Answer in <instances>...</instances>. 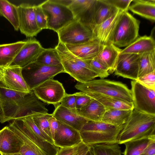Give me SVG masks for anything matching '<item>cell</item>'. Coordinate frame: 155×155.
I'll return each instance as SVG.
<instances>
[{
    "label": "cell",
    "instance_id": "27",
    "mask_svg": "<svg viewBox=\"0 0 155 155\" xmlns=\"http://www.w3.org/2000/svg\"><path fill=\"white\" fill-rule=\"evenodd\" d=\"M25 41L0 45V68L9 66Z\"/></svg>",
    "mask_w": 155,
    "mask_h": 155
},
{
    "label": "cell",
    "instance_id": "38",
    "mask_svg": "<svg viewBox=\"0 0 155 155\" xmlns=\"http://www.w3.org/2000/svg\"><path fill=\"white\" fill-rule=\"evenodd\" d=\"M90 148L82 142L71 147H59L56 155H84L87 153Z\"/></svg>",
    "mask_w": 155,
    "mask_h": 155
},
{
    "label": "cell",
    "instance_id": "23",
    "mask_svg": "<svg viewBox=\"0 0 155 155\" xmlns=\"http://www.w3.org/2000/svg\"><path fill=\"white\" fill-rule=\"evenodd\" d=\"M122 50L111 43L103 44L95 58L108 68L109 74H112Z\"/></svg>",
    "mask_w": 155,
    "mask_h": 155
},
{
    "label": "cell",
    "instance_id": "44",
    "mask_svg": "<svg viewBox=\"0 0 155 155\" xmlns=\"http://www.w3.org/2000/svg\"><path fill=\"white\" fill-rule=\"evenodd\" d=\"M93 99L85 93L80 91L76 93V109H80L89 103Z\"/></svg>",
    "mask_w": 155,
    "mask_h": 155
},
{
    "label": "cell",
    "instance_id": "25",
    "mask_svg": "<svg viewBox=\"0 0 155 155\" xmlns=\"http://www.w3.org/2000/svg\"><path fill=\"white\" fill-rule=\"evenodd\" d=\"M78 114L89 121H101L106 110L98 101L93 99L85 107L77 110Z\"/></svg>",
    "mask_w": 155,
    "mask_h": 155
},
{
    "label": "cell",
    "instance_id": "50",
    "mask_svg": "<svg viewBox=\"0 0 155 155\" xmlns=\"http://www.w3.org/2000/svg\"><path fill=\"white\" fill-rule=\"evenodd\" d=\"M0 106H1V104H0Z\"/></svg>",
    "mask_w": 155,
    "mask_h": 155
},
{
    "label": "cell",
    "instance_id": "42",
    "mask_svg": "<svg viewBox=\"0 0 155 155\" xmlns=\"http://www.w3.org/2000/svg\"><path fill=\"white\" fill-rule=\"evenodd\" d=\"M136 81L145 87L155 90V70L138 78Z\"/></svg>",
    "mask_w": 155,
    "mask_h": 155
},
{
    "label": "cell",
    "instance_id": "43",
    "mask_svg": "<svg viewBox=\"0 0 155 155\" xmlns=\"http://www.w3.org/2000/svg\"><path fill=\"white\" fill-rule=\"evenodd\" d=\"M76 97V93L71 94L66 93L61 101L60 104L66 108L75 109Z\"/></svg>",
    "mask_w": 155,
    "mask_h": 155
},
{
    "label": "cell",
    "instance_id": "19",
    "mask_svg": "<svg viewBox=\"0 0 155 155\" xmlns=\"http://www.w3.org/2000/svg\"><path fill=\"white\" fill-rule=\"evenodd\" d=\"M9 124L29 138L48 155H56L59 147L54 145L40 139L31 131L21 119L12 120Z\"/></svg>",
    "mask_w": 155,
    "mask_h": 155
},
{
    "label": "cell",
    "instance_id": "16",
    "mask_svg": "<svg viewBox=\"0 0 155 155\" xmlns=\"http://www.w3.org/2000/svg\"><path fill=\"white\" fill-rule=\"evenodd\" d=\"M44 49L36 39H28L25 41L9 66H16L22 68L34 62Z\"/></svg>",
    "mask_w": 155,
    "mask_h": 155
},
{
    "label": "cell",
    "instance_id": "26",
    "mask_svg": "<svg viewBox=\"0 0 155 155\" xmlns=\"http://www.w3.org/2000/svg\"><path fill=\"white\" fill-rule=\"evenodd\" d=\"M128 9L134 13L152 21L155 20V0H134Z\"/></svg>",
    "mask_w": 155,
    "mask_h": 155
},
{
    "label": "cell",
    "instance_id": "46",
    "mask_svg": "<svg viewBox=\"0 0 155 155\" xmlns=\"http://www.w3.org/2000/svg\"><path fill=\"white\" fill-rule=\"evenodd\" d=\"M141 155H155V135H153Z\"/></svg>",
    "mask_w": 155,
    "mask_h": 155
},
{
    "label": "cell",
    "instance_id": "30",
    "mask_svg": "<svg viewBox=\"0 0 155 155\" xmlns=\"http://www.w3.org/2000/svg\"><path fill=\"white\" fill-rule=\"evenodd\" d=\"M133 110L114 109L106 110L101 121L116 126H123Z\"/></svg>",
    "mask_w": 155,
    "mask_h": 155
},
{
    "label": "cell",
    "instance_id": "12",
    "mask_svg": "<svg viewBox=\"0 0 155 155\" xmlns=\"http://www.w3.org/2000/svg\"><path fill=\"white\" fill-rule=\"evenodd\" d=\"M22 68L9 66L0 68V87L10 90L29 93V89L22 74Z\"/></svg>",
    "mask_w": 155,
    "mask_h": 155
},
{
    "label": "cell",
    "instance_id": "2",
    "mask_svg": "<svg viewBox=\"0 0 155 155\" xmlns=\"http://www.w3.org/2000/svg\"><path fill=\"white\" fill-rule=\"evenodd\" d=\"M155 115L133 109L119 134L118 143L155 134Z\"/></svg>",
    "mask_w": 155,
    "mask_h": 155
},
{
    "label": "cell",
    "instance_id": "8",
    "mask_svg": "<svg viewBox=\"0 0 155 155\" xmlns=\"http://www.w3.org/2000/svg\"><path fill=\"white\" fill-rule=\"evenodd\" d=\"M57 33L59 41L64 44H78L96 39L90 28L75 19Z\"/></svg>",
    "mask_w": 155,
    "mask_h": 155
},
{
    "label": "cell",
    "instance_id": "35",
    "mask_svg": "<svg viewBox=\"0 0 155 155\" xmlns=\"http://www.w3.org/2000/svg\"><path fill=\"white\" fill-rule=\"evenodd\" d=\"M35 61L49 66H56L61 64L60 56L55 48H44Z\"/></svg>",
    "mask_w": 155,
    "mask_h": 155
},
{
    "label": "cell",
    "instance_id": "34",
    "mask_svg": "<svg viewBox=\"0 0 155 155\" xmlns=\"http://www.w3.org/2000/svg\"><path fill=\"white\" fill-rule=\"evenodd\" d=\"M154 70L155 50L140 54L138 78Z\"/></svg>",
    "mask_w": 155,
    "mask_h": 155
},
{
    "label": "cell",
    "instance_id": "41",
    "mask_svg": "<svg viewBox=\"0 0 155 155\" xmlns=\"http://www.w3.org/2000/svg\"><path fill=\"white\" fill-rule=\"evenodd\" d=\"M37 25L41 30L47 28V21L46 16L40 5H33Z\"/></svg>",
    "mask_w": 155,
    "mask_h": 155
},
{
    "label": "cell",
    "instance_id": "37",
    "mask_svg": "<svg viewBox=\"0 0 155 155\" xmlns=\"http://www.w3.org/2000/svg\"><path fill=\"white\" fill-rule=\"evenodd\" d=\"M31 115L35 123L41 131L52 139L48 120L52 116V114L36 113Z\"/></svg>",
    "mask_w": 155,
    "mask_h": 155
},
{
    "label": "cell",
    "instance_id": "39",
    "mask_svg": "<svg viewBox=\"0 0 155 155\" xmlns=\"http://www.w3.org/2000/svg\"><path fill=\"white\" fill-rule=\"evenodd\" d=\"M21 119L24 120L31 131L39 138L43 141L54 144L53 140L45 134L36 125L31 115L26 116Z\"/></svg>",
    "mask_w": 155,
    "mask_h": 155
},
{
    "label": "cell",
    "instance_id": "22",
    "mask_svg": "<svg viewBox=\"0 0 155 155\" xmlns=\"http://www.w3.org/2000/svg\"><path fill=\"white\" fill-rule=\"evenodd\" d=\"M64 45L71 52L83 60L92 59L96 56L102 45L96 39L78 44Z\"/></svg>",
    "mask_w": 155,
    "mask_h": 155
},
{
    "label": "cell",
    "instance_id": "4",
    "mask_svg": "<svg viewBox=\"0 0 155 155\" xmlns=\"http://www.w3.org/2000/svg\"><path fill=\"white\" fill-rule=\"evenodd\" d=\"M123 126L117 127L102 121H88L80 132L82 141L90 147L100 144L118 143Z\"/></svg>",
    "mask_w": 155,
    "mask_h": 155
},
{
    "label": "cell",
    "instance_id": "33",
    "mask_svg": "<svg viewBox=\"0 0 155 155\" xmlns=\"http://www.w3.org/2000/svg\"><path fill=\"white\" fill-rule=\"evenodd\" d=\"M143 137L128 141L124 143V155H141L147 146L151 137Z\"/></svg>",
    "mask_w": 155,
    "mask_h": 155
},
{
    "label": "cell",
    "instance_id": "3",
    "mask_svg": "<svg viewBox=\"0 0 155 155\" xmlns=\"http://www.w3.org/2000/svg\"><path fill=\"white\" fill-rule=\"evenodd\" d=\"M75 87L86 94H99L132 103L130 90L120 82L101 78L84 83L78 82Z\"/></svg>",
    "mask_w": 155,
    "mask_h": 155
},
{
    "label": "cell",
    "instance_id": "13",
    "mask_svg": "<svg viewBox=\"0 0 155 155\" xmlns=\"http://www.w3.org/2000/svg\"><path fill=\"white\" fill-rule=\"evenodd\" d=\"M97 0H71L68 7L74 19L90 28L93 31L94 16Z\"/></svg>",
    "mask_w": 155,
    "mask_h": 155
},
{
    "label": "cell",
    "instance_id": "51",
    "mask_svg": "<svg viewBox=\"0 0 155 155\" xmlns=\"http://www.w3.org/2000/svg\"><path fill=\"white\" fill-rule=\"evenodd\" d=\"M0 155H1L0 154Z\"/></svg>",
    "mask_w": 155,
    "mask_h": 155
},
{
    "label": "cell",
    "instance_id": "10",
    "mask_svg": "<svg viewBox=\"0 0 155 155\" xmlns=\"http://www.w3.org/2000/svg\"><path fill=\"white\" fill-rule=\"evenodd\" d=\"M131 85L134 109L155 115V90L145 87L136 80L132 81Z\"/></svg>",
    "mask_w": 155,
    "mask_h": 155
},
{
    "label": "cell",
    "instance_id": "29",
    "mask_svg": "<svg viewBox=\"0 0 155 155\" xmlns=\"http://www.w3.org/2000/svg\"><path fill=\"white\" fill-rule=\"evenodd\" d=\"M118 10L104 0H97L93 18L94 28L111 17Z\"/></svg>",
    "mask_w": 155,
    "mask_h": 155
},
{
    "label": "cell",
    "instance_id": "18",
    "mask_svg": "<svg viewBox=\"0 0 155 155\" xmlns=\"http://www.w3.org/2000/svg\"><path fill=\"white\" fill-rule=\"evenodd\" d=\"M55 108L52 114L53 116L58 121L80 132L84 124L89 121L79 115L76 109H68L60 104Z\"/></svg>",
    "mask_w": 155,
    "mask_h": 155
},
{
    "label": "cell",
    "instance_id": "7",
    "mask_svg": "<svg viewBox=\"0 0 155 155\" xmlns=\"http://www.w3.org/2000/svg\"><path fill=\"white\" fill-rule=\"evenodd\" d=\"M64 72L62 64L49 66L35 61L22 68L23 77L31 91L56 75Z\"/></svg>",
    "mask_w": 155,
    "mask_h": 155
},
{
    "label": "cell",
    "instance_id": "40",
    "mask_svg": "<svg viewBox=\"0 0 155 155\" xmlns=\"http://www.w3.org/2000/svg\"><path fill=\"white\" fill-rule=\"evenodd\" d=\"M83 60L91 67L98 77L100 78H104L109 75L108 68L97 59L95 57L92 59Z\"/></svg>",
    "mask_w": 155,
    "mask_h": 155
},
{
    "label": "cell",
    "instance_id": "32",
    "mask_svg": "<svg viewBox=\"0 0 155 155\" xmlns=\"http://www.w3.org/2000/svg\"><path fill=\"white\" fill-rule=\"evenodd\" d=\"M0 15L5 18L14 29H19L17 6L6 0H0Z\"/></svg>",
    "mask_w": 155,
    "mask_h": 155
},
{
    "label": "cell",
    "instance_id": "45",
    "mask_svg": "<svg viewBox=\"0 0 155 155\" xmlns=\"http://www.w3.org/2000/svg\"><path fill=\"white\" fill-rule=\"evenodd\" d=\"M104 1L123 12L128 11L133 0H104Z\"/></svg>",
    "mask_w": 155,
    "mask_h": 155
},
{
    "label": "cell",
    "instance_id": "47",
    "mask_svg": "<svg viewBox=\"0 0 155 155\" xmlns=\"http://www.w3.org/2000/svg\"><path fill=\"white\" fill-rule=\"evenodd\" d=\"M48 120L50 132L54 141L55 133L58 127L59 121L53 116L49 118Z\"/></svg>",
    "mask_w": 155,
    "mask_h": 155
},
{
    "label": "cell",
    "instance_id": "24",
    "mask_svg": "<svg viewBox=\"0 0 155 155\" xmlns=\"http://www.w3.org/2000/svg\"><path fill=\"white\" fill-rule=\"evenodd\" d=\"M155 50V41L151 36L138 37L134 42L122 50L120 53L141 54Z\"/></svg>",
    "mask_w": 155,
    "mask_h": 155
},
{
    "label": "cell",
    "instance_id": "6",
    "mask_svg": "<svg viewBox=\"0 0 155 155\" xmlns=\"http://www.w3.org/2000/svg\"><path fill=\"white\" fill-rule=\"evenodd\" d=\"M40 5L46 17L48 29L58 33L74 19L69 7L56 0H47Z\"/></svg>",
    "mask_w": 155,
    "mask_h": 155
},
{
    "label": "cell",
    "instance_id": "5",
    "mask_svg": "<svg viewBox=\"0 0 155 155\" xmlns=\"http://www.w3.org/2000/svg\"><path fill=\"white\" fill-rule=\"evenodd\" d=\"M140 23L128 11L123 12L110 42L119 48L127 47L138 37Z\"/></svg>",
    "mask_w": 155,
    "mask_h": 155
},
{
    "label": "cell",
    "instance_id": "48",
    "mask_svg": "<svg viewBox=\"0 0 155 155\" xmlns=\"http://www.w3.org/2000/svg\"><path fill=\"white\" fill-rule=\"evenodd\" d=\"M86 155H94L91 148Z\"/></svg>",
    "mask_w": 155,
    "mask_h": 155
},
{
    "label": "cell",
    "instance_id": "9",
    "mask_svg": "<svg viewBox=\"0 0 155 155\" xmlns=\"http://www.w3.org/2000/svg\"><path fill=\"white\" fill-rule=\"evenodd\" d=\"M55 48L60 56L65 73L69 74L78 82H86L98 77L94 72L75 62L64 44L59 41Z\"/></svg>",
    "mask_w": 155,
    "mask_h": 155
},
{
    "label": "cell",
    "instance_id": "31",
    "mask_svg": "<svg viewBox=\"0 0 155 155\" xmlns=\"http://www.w3.org/2000/svg\"><path fill=\"white\" fill-rule=\"evenodd\" d=\"M8 126L24 143L19 153L22 155H48L35 143L15 127L10 124Z\"/></svg>",
    "mask_w": 155,
    "mask_h": 155
},
{
    "label": "cell",
    "instance_id": "49",
    "mask_svg": "<svg viewBox=\"0 0 155 155\" xmlns=\"http://www.w3.org/2000/svg\"><path fill=\"white\" fill-rule=\"evenodd\" d=\"M1 155H22L21 153H18L12 154H2Z\"/></svg>",
    "mask_w": 155,
    "mask_h": 155
},
{
    "label": "cell",
    "instance_id": "11",
    "mask_svg": "<svg viewBox=\"0 0 155 155\" xmlns=\"http://www.w3.org/2000/svg\"><path fill=\"white\" fill-rule=\"evenodd\" d=\"M32 91L41 101L53 104L55 107L60 104L66 93L62 83L53 78L44 82Z\"/></svg>",
    "mask_w": 155,
    "mask_h": 155
},
{
    "label": "cell",
    "instance_id": "36",
    "mask_svg": "<svg viewBox=\"0 0 155 155\" xmlns=\"http://www.w3.org/2000/svg\"><path fill=\"white\" fill-rule=\"evenodd\" d=\"M91 148L94 155H122L118 143L97 144L91 146Z\"/></svg>",
    "mask_w": 155,
    "mask_h": 155
},
{
    "label": "cell",
    "instance_id": "28",
    "mask_svg": "<svg viewBox=\"0 0 155 155\" xmlns=\"http://www.w3.org/2000/svg\"><path fill=\"white\" fill-rule=\"evenodd\" d=\"M86 94V93H85ZM92 99L101 103L106 111L110 110L118 109L133 110L132 103L125 102L119 100L96 94H86Z\"/></svg>",
    "mask_w": 155,
    "mask_h": 155
},
{
    "label": "cell",
    "instance_id": "17",
    "mask_svg": "<svg viewBox=\"0 0 155 155\" xmlns=\"http://www.w3.org/2000/svg\"><path fill=\"white\" fill-rule=\"evenodd\" d=\"M54 140V144L58 147H69L82 142L80 131L59 121Z\"/></svg>",
    "mask_w": 155,
    "mask_h": 155
},
{
    "label": "cell",
    "instance_id": "20",
    "mask_svg": "<svg viewBox=\"0 0 155 155\" xmlns=\"http://www.w3.org/2000/svg\"><path fill=\"white\" fill-rule=\"evenodd\" d=\"M23 144L8 126L0 130V155L19 153Z\"/></svg>",
    "mask_w": 155,
    "mask_h": 155
},
{
    "label": "cell",
    "instance_id": "1",
    "mask_svg": "<svg viewBox=\"0 0 155 155\" xmlns=\"http://www.w3.org/2000/svg\"><path fill=\"white\" fill-rule=\"evenodd\" d=\"M0 122L21 118L36 113H48L43 102L31 91L23 92L11 101L0 102Z\"/></svg>",
    "mask_w": 155,
    "mask_h": 155
},
{
    "label": "cell",
    "instance_id": "14",
    "mask_svg": "<svg viewBox=\"0 0 155 155\" xmlns=\"http://www.w3.org/2000/svg\"><path fill=\"white\" fill-rule=\"evenodd\" d=\"M19 29L27 37L36 36L41 30L36 22L33 5L22 3L17 6Z\"/></svg>",
    "mask_w": 155,
    "mask_h": 155
},
{
    "label": "cell",
    "instance_id": "15",
    "mask_svg": "<svg viewBox=\"0 0 155 155\" xmlns=\"http://www.w3.org/2000/svg\"><path fill=\"white\" fill-rule=\"evenodd\" d=\"M140 55L120 53L114 72L115 75L136 80L138 78Z\"/></svg>",
    "mask_w": 155,
    "mask_h": 155
},
{
    "label": "cell",
    "instance_id": "21",
    "mask_svg": "<svg viewBox=\"0 0 155 155\" xmlns=\"http://www.w3.org/2000/svg\"><path fill=\"white\" fill-rule=\"evenodd\" d=\"M123 12L118 10L111 17L95 27L93 32L95 38L102 44L110 43L111 38Z\"/></svg>",
    "mask_w": 155,
    "mask_h": 155
}]
</instances>
